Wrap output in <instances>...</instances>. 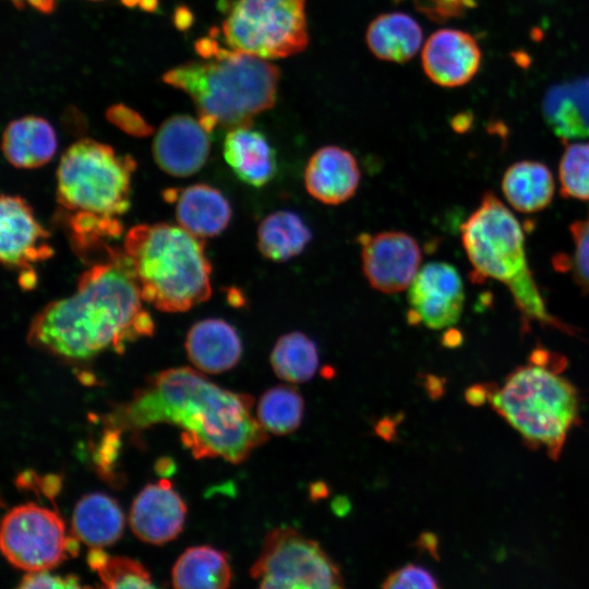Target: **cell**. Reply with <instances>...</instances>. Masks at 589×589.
<instances>
[{"mask_svg": "<svg viewBox=\"0 0 589 589\" xmlns=\"http://www.w3.org/2000/svg\"><path fill=\"white\" fill-rule=\"evenodd\" d=\"M252 396L225 389L188 366L161 371L105 418L106 431L136 432L157 423L181 430L194 458L239 464L268 440L252 414Z\"/></svg>", "mask_w": 589, "mask_h": 589, "instance_id": "obj_1", "label": "cell"}, {"mask_svg": "<svg viewBox=\"0 0 589 589\" xmlns=\"http://www.w3.org/2000/svg\"><path fill=\"white\" fill-rule=\"evenodd\" d=\"M153 332L123 250L108 245L106 259L81 274L73 294L35 315L27 341L62 360L84 362L108 349L122 352L127 342Z\"/></svg>", "mask_w": 589, "mask_h": 589, "instance_id": "obj_2", "label": "cell"}, {"mask_svg": "<svg viewBox=\"0 0 589 589\" xmlns=\"http://www.w3.org/2000/svg\"><path fill=\"white\" fill-rule=\"evenodd\" d=\"M136 163L111 146L81 139L63 153L57 169V203L79 254L109 245L123 232Z\"/></svg>", "mask_w": 589, "mask_h": 589, "instance_id": "obj_3", "label": "cell"}, {"mask_svg": "<svg viewBox=\"0 0 589 589\" xmlns=\"http://www.w3.org/2000/svg\"><path fill=\"white\" fill-rule=\"evenodd\" d=\"M195 48L204 60L172 68L163 81L191 97L207 131L251 125L275 105L280 72L269 60L220 47L213 38L199 40Z\"/></svg>", "mask_w": 589, "mask_h": 589, "instance_id": "obj_4", "label": "cell"}, {"mask_svg": "<svg viewBox=\"0 0 589 589\" xmlns=\"http://www.w3.org/2000/svg\"><path fill=\"white\" fill-rule=\"evenodd\" d=\"M204 239L168 224L137 225L122 250L143 301L163 312H185L212 294Z\"/></svg>", "mask_w": 589, "mask_h": 589, "instance_id": "obj_5", "label": "cell"}, {"mask_svg": "<svg viewBox=\"0 0 589 589\" xmlns=\"http://www.w3.org/2000/svg\"><path fill=\"white\" fill-rule=\"evenodd\" d=\"M461 241L473 274L505 285L526 322H538L568 334L572 327L548 312L528 266L522 229L513 213L492 192L461 226Z\"/></svg>", "mask_w": 589, "mask_h": 589, "instance_id": "obj_6", "label": "cell"}, {"mask_svg": "<svg viewBox=\"0 0 589 589\" xmlns=\"http://www.w3.org/2000/svg\"><path fill=\"white\" fill-rule=\"evenodd\" d=\"M489 400L529 446L545 448L552 459L560 457L578 421L575 387L557 372L532 363L510 373Z\"/></svg>", "mask_w": 589, "mask_h": 589, "instance_id": "obj_7", "label": "cell"}, {"mask_svg": "<svg viewBox=\"0 0 589 589\" xmlns=\"http://www.w3.org/2000/svg\"><path fill=\"white\" fill-rule=\"evenodd\" d=\"M305 0H230L221 33L226 45L274 60L303 51L309 44Z\"/></svg>", "mask_w": 589, "mask_h": 589, "instance_id": "obj_8", "label": "cell"}, {"mask_svg": "<svg viewBox=\"0 0 589 589\" xmlns=\"http://www.w3.org/2000/svg\"><path fill=\"white\" fill-rule=\"evenodd\" d=\"M250 575L260 588H342L338 565L312 540L292 527L271 530Z\"/></svg>", "mask_w": 589, "mask_h": 589, "instance_id": "obj_9", "label": "cell"}, {"mask_svg": "<svg viewBox=\"0 0 589 589\" xmlns=\"http://www.w3.org/2000/svg\"><path fill=\"white\" fill-rule=\"evenodd\" d=\"M70 541L59 515L34 503L13 507L1 522V551L13 566L25 572L59 565L70 553Z\"/></svg>", "mask_w": 589, "mask_h": 589, "instance_id": "obj_10", "label": "cell"}, {"mask_svg": "<svg viewBox=\"0 0 589 589\" xmlns=\"http://www.w3.org/2000/svg\"><path fill=\"white\" fill-rule=\"evenodd\" d=\"M48 239L49 232L23 197L1 196L0 259L7 268L19 273L24 290H32L37 283L34 266L53 255Z\"/></svg>", "mask_w": 589, "mask_h": 589, "instance_id": "obj_11", "label": "cell"}, {"mask_svg": "<svg viewBox=\"0 0 589 589\" xmlns=\"http://www.w3.org/2000/svg\"><path fill=\"white\" fill-rule=\"evenodd\" d=\"M363 274L370 286L384 293H396L410 286L420 269L421 249L402 231H383L358 237Z\"/></svg>", "mask_w": 589, "mask_h": 589, "instance_id": "obj_12", "label": "cell"}, {"mask_svg": "<svg viewBox=\"0 0 589 589\" xmlns=\"http://www.w3.org/2000/svg\"><path fill=\"white\" fill-rule=\"evenodd\" d=\"M408 321L432 329L449 327L462 313L465 292L457 269L445 262H431L417 273L409 286Z\"/></svg>", "mask_w": 589, "mask_h": 589, "instance_id": "obj_13", "label": "cell"}, {"mask_svg": "<svg viewBox=\"0 0 589 589\" xmlns=\"http://www.w3.org/2000/svg\"><path fill=\"white\" fill-rule=\"evenodd\" d=\"M157 166L173 177H190L206 163L211 153V132L188 115L166 119L158 128L153 145Z\"/></svg>", "mask_w": 589, "mask_h": 589, "instance_id": "obj_14", "label": "cell"}, {"mask_svg": "<svg viewBox=\"0 0 589 589\" xmlns=\"http://www.w3.org/2000/svg\"><path fill=\"white\" fill-rule=\"evenodd\" d=\"M421 61L424 73L433 83L458 87L478 73L481 50L469 33L443 28L434 32L423 44Z\"/></svg>", "mask_w": 589, "mask_h": 589, "instance_id": "obj_15", "label": "cell"}, {"mask_svg": "<svg viewBox=\"0 0 589 589\" xmlns=\"http://www.w3.org/2000/svg\"><path fill=\"white\" fill-rule=\"evenodd\" d=\"M187 506L169 481L146 485L135 497L129 522L133 533L144 542L163 544L182 530Z\"/></svg>", "mask_w": 589, "mask_h": 589, "instance_id": "obj_16", "label": "cell"}, {"mask_svg": "<svg viewBox=\"0 0 589 589\" xmlns=\"http://www.w3.org/2000/svg\"><path fill=\"white\" fill-rule=\"evenodd\" d=\"M360 178L354 156L336 145L323 146L314 152L304 169L308 193L327 205L348 201L356 193Z\"/></svg>", "mask_w": 589, "mask_h": 589, "instance_id": "obj_17", "label": "cell"}, {"mask_svg": "<svg viewBox=\"0 0 589 589\" xmlns=\"http://www.w3.org/2000/svg\"><path fill=\"white\" fill-rule=\"evenodd\" d=\"M164 197L175 204L178 225L197 238L218 236L230 223L232 212L228 200L211 185L200 183L181 190L169 189Z\"/></svg>", "mask_w": 589, "mask_h": 589, "instance_id": "obj_18", "label": "cell"}, {"mask_svg": "<svg viewBox=\"0 0 589 589\" xmlns=\"http://www.w3.org/2000/svg\"><path fill=\"white\" fill-rule=\"evenodd\" d=\"M189 360L200 371L218 374L232 369L242 354L241 339L232 325L220 318L194 324L185 339Z\"/></svg>", "mask_w": 589, "mask_h": 589, "instance_id": "obj_19", "label": "cell"}, {"mask_svg": "<svg viewBox=\"0 0 589 589\" xmlns=\"http://www.w3.org/2000/svg\"><path fill=\"white\" fill-rule=\"evenodd\" d=\"M223 154L236 176L248 185L263 187L276 175L275 149L266 136L251 125L228 130Z\"/></svg>", "mask_w": 589, "mask_h": 589, "instance_id": "obj_20", "label": "cell"}, {"mask_svg": "<svg viewBox=\"0 0 589 589\" xmlns=\"http://www.w3.org/2000/svg\"><path fill=\"white\" fill-rule=\"evenodd\" d=\"M542 115L561 140L589 139V76L550 87L542 100Z\"/></svg>", "mask_w": 589, "mask_h": 589, "instance_id": "obj_21", "label": "cell"}, {"mask_svg": "<svg viewBox=\"0 0 589 589\" xmlns=\"http://www.w3.org/2000/svg\"><path fill=\"white\" fill-rule=\"evenodd\" d=\"M57 135L44 118L26 116L11 121L2 137L7 160L20 169H34L49 163L57 151Z\"/></svg>", "mask_w": 589, "mask_h": 589, "instance_id": "obj_22", "label": "cell"}, {"mask_svg": "<svg viewBox=\"0 0 589 589\" xmlns=\"http://www.w3.org/2000/svg\"><path fill=\"white\" fill-rule=\"evenodd\" d=\"M422 28L404 12H387L377 15L369 24L365 41L377 59L404 63L412 59L422 48Z\"/></svg>", "mask_w": 589, "mask_h": 589, "instance_id": "obj_23", "label": "cell"}, {"mask_svg": "<svg viewBox=\"0 0 589 589\" xmlns=\"http://www.w3.org/2000/svg\"><path fill=\"white\" fill-rule=\"evenodd\" d=\"M123 514L111 497L103 493L83 496L72 514V534L91 548L115 543L122 534Z\"/></svg>", "mask_w": 589, "mask_h": 589, "instance_id": "obj_24", "label": "cell"}, {"mask_svg": "<svg viewBox=\"0 0 589 589\" xmlns=\"http://www.w3.org/2000/svg\"><path fill=\"white\" fill-rule=\"evenodd\" d=\"M555 184L550 169L539 161L521 160L509 166L502 179L507 202L518 212L531 214L551 203Z\"/></svg>", "mask_w": 589, "mask_h": 589, "instance_id": "obj_25", "label": "cell"}, {"mask_svg": "<svg viewBox=\"0 0 589 589\" xmlns=\"http://www.w3.org/2000/svg\"><path fill=\"white\" fill-rule=\"evenodd\" d=\"M232 572L227 555L214 548L201 545L187 549L173 565L172 586L178 589H225Z\"/></svg>", "mask_w": 589, "mask_h": 589, "instance_id": "obj_26", "label": "cell"}, {"mask_svg": "<svg viewBox=\"0 0 589 589\" xmlns=\"http://www.w3.org/2000/svg\"><path fill=\"white\" fill-rule=\"evenodd\" d=\"M311 238L304 220L290 211L269 214L257 228V248L264 257L274 262H285L299 255Z\"/></svg>", "mask_w": 589, "mask_h": 589, "instance_id": "obj_27", "label": "cell"}, {"mask_svg": "<svg viewBox=\"0 0 589 589\" xmlns=\"http://www.w3.org/2000/svg\"><path fill=\"white\" fill-rule=\"evenodd\" d=\"M315 342L301 332H291L278 338L271 352L275 374L289 383L310 381L318 368Z\"/></svg>", "mask_w": 589, "mask_h": 589, "instance_id": "obj_28", "label": "cell"}, {"mask_svg": "<svg viewBox=\"0 0 589 589\" xmlns=\"http://www.w3.org/2000/svg\"><path fill=\"white\" fill-rule=\"evenodd\" d=\"M256 413L257 420L267 432L276 435L290 434L301 424L304 400L297 388L277 385L261 396Z\"/></svg>", "mask_w": 589, "mask_h": 589, "instance_id": "obj_29", "label": "cell"}, {"mask_svg": "<svg viewBox=\"0 0 589 589\" xmlns=\"http://www.w3.org/2000/svg\"><path fill=\"white\" fill-rule=\"evenodd\" d=\"M86 560L107 588L154 587L147 569L133 558L112 556L101 548H91Z\"/></svg>", "mask_w": 589, "mask_h": 589, "instance_id": "obj_30", "label": "cell"}, {"mask_svg": "<svg viewBox=\"0 0 589 589\" xmlns=\"http://www.w3.org/2000/svg\"><path fill=\"white\" fill-rule=\"evenodd\" d=\"M561 195L589 200V141L566 146L558 166Z\"/></svg>", "mask_w": 589, "mask_h": 589, "instance_id": "obj_31", "label": "cell"}, {"mask_svg": "<svg viewBox=\"0 0 589 589\" xmlns=\"http://www.w3.org/2000/svg\"><path fill=\"white\" fill-rule=\"evenodd\" d=\"M569 231L574 242L569 262L573 278L581 292L589 294V213L586 218L574 221Z\"/></svg>", "mask_w": 589, "mask_h": 589, "instance_id": "obj_32", "label": "cell"}, {"mask_svg": "<svg viewBox=\"0 0 589 589\" xmlns=\"http://www.w3.org/2000/svg\"><path fill=\"white\" fill-rule=\"evenodd\" d=\"M383 588H425L435 589L440 588L436 578L426 568L416 565L407 564L394 572H392L383 581Z\"/></svg>", "mask_w": 589, "mask_h": 589, "instance_id": "obj_33", "label": "cell"}, {"mask_svg": "<svg viewBox=\"0 0 589 589\" xmlns=\"http://www.w3.org/2000/svg\"><path fill=\"white\" fill-rule=\"evenodd\" d=\"M107 119L128 134L146 136L153 132L152 125L134 110L124 105H115L107 110Z\"/></svg>", "mask_w": 589, "mask_h": 589, "instance_id": "obj_34", "label": "cell"}, {"mask_svg": "<svg viewBox=\"0 0 589 589\" xmlns=\"http://www.w3.org/2000/svg\"><path fill=\"white\" fill-rule=\"evenodd\" d=\"M49 569L27 572L19 588H81L80 579L74 575L56 576Z\"/></svg>", "mask_w": 589, "mask_h": 589, "instance_id": "obj_35", "label": "cell"}, {"mask_svg": "<svg viewBox=\"0 0 589 589\" xmlns=\"http://www.w3.org/2000/svg\"><path fill=\"white\" fill-rule=\"evenodd\" d=\"M418 9L434 17H449L469 8L473 0H413Z\"/></svg>", "mask_w": 589, "mask_h": 589, "instance_id": "obj_36", "label": "cell"}, {"mask_svg": "<svg viewBox=\"0 0 589 589\" xmlns=\"http://www.w3.org/2000/svg\"><path fill=\"white\" fill-rule=\"evenodd\" d=\"M402 416L400 413L395 416H386L380 419L374 426L376 435L387 442H392L397 435V424L400 423Z\"/></svg>", "mask_w": 589, "mask_h": 589, "instance_id": "obj_37", "label": "cell"}, {"mask_svg": "<svg viewBox=\"0 0 589 589\" xmlns=\"http://www.w3.org/2000/svg\"><path fill=\"white\" fill-rule=\"evenodd\" d=\"M492 390L489 385L476 384L467 388L465 399L471 406H481L490 398Z\"/></svg>", "mask_w": 589, "mask_h": 589, "instance_id": "obj_38", "label": "cell"}, {"mask_svg": "<svg viewBox=\"0 0 589 589\" xmlns=\"http://www.w3.org/2000/svg\"><path fill=\"white\" fill-rule=\"evenodd\" d=\"M15 8L23 9L29 5L41 13H51L56 9V0H9Z\"/></svg>", "mask_w": 589, "mask_h": 589, "instance_id": "obj_39", "label": "cell"}, {"mask_svg": "<svg viewBox=\"0 0 589 589\" xmlns=\"http://www.w3.org/2000/svg\"><path fill=\"white\" fill-rule=\"evenodd\" d=\"M423 387L432 399H438L445 392L444 380L432 374L424 376Z\"/></svg>", "mask_w": 589, "mask_h": 589, "instance_id": "obj_40", "label": "cell"}, {"mask_svg": "<svg viewBox=\"0 0 589 589\" xmlns=\"http://www.w3.org/2000/svg\"><path fill=\"white\" fill-rule=\"evenodd\" d=\"M416 545L422 550L428 552V554L432 555L434 558H438L437 555V537L432 532H423L418 538Z\"/></svg>", "mask_w": 589, "mask_h": 589, "instance_id": "obj_41", "label": "cell"}, {"mask_svg": "<svg viewBox=\"0 0 589 589\" xmlns=\"http://www.w3.org/2000/svg\"><path fill=\"white\" fill-rule=\"evenodd\" d=\"M328 494L329 488L326 482L320 480L311 483L309 489V495L312 502H317L326 498Z\"/></svg>", "mask_w": 589, "mask_h": 589, "instance_id": "obj_42", "label": "cell"}, {"mask_svg": "<svg viewBox=\"0 0 589 589\" xmlns=\"http://www.w3.org/2000/svg\"><path fill=\"white\" fill-rule=\"evenodd\" d=\"M332 510L338 517L346 516L351 509V503L345 495L336 496L330 504Z\"/></svg>", "mask_w": 589, "mask_h": 589, "instance_id": "obj_43", "label": "cell"}, {"mask_svg": "<svg viewBox=\"0 0 589 589\" xmlns=\"http://www.w3.org/2000/svg\"><path fill=\"white\" fill-rule=\"evenodd\" d=\"M442 342L446 347H457L461 344V335L456 330H449L444 335Z\"/></svg>", "mask_w": 589, "mask_h": 589, "instance_id": "obj_44", "label": "cell"}, {"mask_svg": "<svg viewBox=\"0 0 589 589\" xmlns=\"http://www.w3.org/2000/svg\"><path fill=\"white\" fill-rule=\"evenodd\" d=\"M177 14L181 16L180 20H176L177 26H179L180 28H185L188 25H190L191 20H185V16L190 15L189 11H185L184 8H181V12L178 11Z\"/></svg>", "mask_w": 589, "mask_h": 589, "instance_id": "obj_45", "label": "cell"}, {"mask_svg": "<svg viewBox=\"0 0 589 589\" xmlns=\"http://www.w3.org/2000/svg\"><path fill=\"white\" fill-rule=\"evenodd\" d=\"M139 3L144 10L153 11L157 5V0H140Z\"/></svg>", "mask_w": 589, "mask_h": 589, "instance_id": "obj_46", "label": "cell"}, {"mask_svg": "<svg viewBox=\"0 0 589 589\" xmlns=\"http://www.w3.org/2000/svg\"><path fill=\"white\" fill-rule=\"evenodd\" d=\"M123 2L125 4H128V5H133V4L137 3V2H140V0H123Z\"/></svg>", "mask_w": 589, "mask_h": 589, "instance_id": "obj_47", "label": "cell"}, {"mask_svg": "<svg viewBox=\"0 0 589 589\" xmlns=\"http://www.w3.org/2000/svg\"><path fill=\"white\" fill-rule=\"evenodd\" d=\"M92 1H98V0H92Z\"/></svg>", "mask_w": 589, "mask_h": 589, "instance_id": "obj_48", "label": "cell"}]
</instances>
